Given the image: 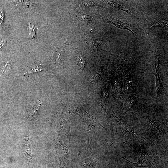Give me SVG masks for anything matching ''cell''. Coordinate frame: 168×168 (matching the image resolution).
<instances>
[{"mask_svg":"<svg viewBox=\"0 0 168 168\" xmlns=\"http://www.w3.org/2000/svg\"><path fill=\"white\" fill-rule=\"evenodd\" d=\"M28 25L29 36L31 40L36 35L38 32V28L35 26L34 24H31L30 22L28 24Z\"/></svg>","mask_w":168,"mask_h":168,"instance_id":"cell-9","label":"cell"},{"mask_svg":"<svg viewBox=\"0 0 168 168\" xmlns=\"http://www.w3.org/2000/svg\"><path fill=\"white\" fill-rule=\"evenodd\" d=\"M122 158L126 160L127 161L126 162L124 163L121 166L120 168H135L133 166L130 162L129 161L124 157H123Z\"/></svg>","mask_w":168,"mask_h":168,"instance_id":"cell-13","label":"cell"},{"mask_svg":"<svg viewBox=\"0 0 168 168\" xmlns=\"http://www.w3.org/2000/svg\"><path fill=\"white\" fill-rule=\"evenodd\" d=\"M72 111V113L77 114L82 117L84 120L86 124L88 126V145L90 150H91V149L89 144V138L90 131L92 127L93 126H95L99 125L101 126L104 128H106L100 124L99 120L96 119L95 117L89 114L84 110L77 109L74 110Z\"/></svg>","mask_w":168,"mask_h":168,"instance_id":"cell-1","label":"cell"},{"mask_svg":"<svg viewBox=\"0 0 168 168\" xmlns=\"http://www.w3.org/2000/svg\"><path fill=\"white\" fill-rule=\"evenodd\" d=\"M77 17L79 20L84 21L89 24H91L93 23L92 18L87 14L81 13L77 15Z\"/></svg>","mask_w":168,"mask_h":168,"instance_id":"cell-8","label":"cell"},{"mask_svg":"<svg viewBox=\"0 0 168 168\" xmlns=\"http://www.w3.org/2000/svg\"><path fill=\"white\" fill-rule=\"evenodd\" d=\"M111 20H107V21L118 28L122 29H126L128 30L133 35L134 33L129 26L126 23L121 22L119 20L115 19L112 16H110Z\"/></svg>","mask_w":168,"mask_h":168,"instance_id":"cell-4","label":"cell"},{"mask_svg":"<svg viewBox=\"0 0 168 168\" xmlns=\"http://www.w3.org/2000/svg\"><path fill=\"white\" fill-rule=\"evenodd\" d=\"M142 152L138 161L136 163L130 162L134 168L147 167L152 168V159L150 154L147 152L143 146L140 143Z\"/></svg>","mask_w":168,"mask_h":168,"instance_id":"cell-2","label":"cell"},{"mask_svg":"<svg viewBox=\"0 0 168 168\" xmlns=\"http://www.w3.org/2000/svg\"><path fill=\"white\" fill-rule=\"evenodd\" d=\"M78 7H90L94 6H97L104 8V7L102 5L97 3L93 1L83 0L79 2L77 6Z\"/></svg>","mask_w":168,"mask_h":168,"instance_id":"cell-6","label":"cell"},{"mask_svg":"<svg viewBox=\"0 0 168 168\" xmlns=\"http://www.w3.org/2000/svg\"><path fill=\"white\" fill-rule=\"evenodd\" d=\"M10 67V66L9 63L8 62L6 63L1 71L0 74H3L4 73L7 72L9 70Z\"/></svg>","mask_w":168,"mask_h":168,"instance_id":"cell-14","label":"cell"},{"mask_svg":"<svg viewBox=\"0 0 168 168\" xmlns=\"http://www.w3.org/2000/svg\"><path fill=\"white\" fill-rule=\"evenodd\" d=\"M85 59L82 55H80L78 58V63L80 67L81 68H83L84 67Z\"/></svg>","mask_w":168,"mask_h":168,"instance_id":"cell-12","label":"cell"},{"mask_svg":"<svg viewBox=\"0 0 168 168\" xmlns=\"http://www.w3.org/2000/svg\"><path fill=\"white\" fill-rule=\"evenodd\" d=\"M87 44L92 50L99 51L101 48V45L99 42L95 38L88 39L86 41Z\"/></svg>","mask_w":168,"mask_h":168,"instance_id":"cell-5","label":"cell"},{"mask_svg":"<svg viewBox=\"0 0 168 168\" xmlns=\"http://www.w3.org/2000/svg\"><path fill=\"white\" fill-rule=\"evenodd\" d=\"M29 68H30L28 72V73L40 72L43 69L41 65L39 63H37V62L34 63Z\"/></svg>","mask_w":168,"mask_h":168,"instance_id":"cell-11","label":"cell"},{"mask_svg":"<svg viewBox=\"0 0 168 168\" xmlns=\"http://www.w3.org/2000/svg\"><path fill=\"white\" fill-rule=\"evenodd\" d=\"M167 24L166 23H165L163 22H160L159 21L158 22H156L155 23H152L151 24L152 26H167Z\"/></svg>","mask_w":168,"mask_h":168,"instance_id":"cell-16","label":"cell"},{"mask_svg":"<svg viewBox=\"0 0 168 168\" xmlns=\"http://www.w3.org/2000/svg\"><path fill=\"white\" fill-rule=\"evenodd\" d=\"M62 51V49H61L59 51L58 54L57 55L56 63V64L57 65H58L60 62Z\"/></svg>","mask_w":168,"mask_h":168,"instance_id":"cell-15","label":"cell"},{"mask_svg":"<svg viewBox=\"0 0 168 168\" xmlns=\"http://www.w3.org/2000/svg\"><path fill=\"white\" fill-rule=\"evenodd\" d=\"M82 168H97L96 165L92 161L91 157L83 161Z\"/></svg>","mask_w":168,"mask_h":168,"instance_id":"cell-10","label":"cell"},{"mask_svg":"<svg viewBox=\"0 0 168 168\" xmlns=\"http://www.w3.org/2000/svg\"><path fill=\"white\" fill-rule=\"evenodd\" d=\"M3 15L2 12L1 11L0 12V24H1L3 20Z\"/></svg>","mask_w":168,"mask_h":168,"instance_id":"cell-17","label":"cell"},{"mask_svg":"<svg viewBox=\"0 0 168 168\" xmlns=\"http://www.w3.org/2000/svg\"><path fill=\"white\" fill-rule=\"evenodd\" d=\"M105 1L115 9L118 11H123L129 13L131 11L124 7L121 5L113 1L107 0Z\"/></svg>","mask_w":168,"mask_h":168,"instance_id":"cell-7","label":"cell"},{"mask_svg":"<svg viewBox=\"0 0 168 168\" xmlns=\"http://www.w3.org/2000/svg\"><path fill=\"white\" fill-rule=\"evenodd\" d=\"M43 104V101L39 100L36 104L31 107V109L30 110L28 115L29 119L33 121L37 120L39 115V110Z\"/></svg>","mask_w":168,"mask_h":168,"instance_id":"cell-3","label":"cell"}]
</instances>
